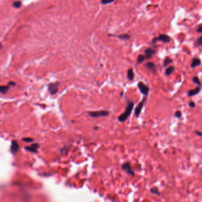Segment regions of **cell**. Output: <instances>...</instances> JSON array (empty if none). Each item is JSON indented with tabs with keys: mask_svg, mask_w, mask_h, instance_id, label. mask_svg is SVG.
I'll return each instance as SVG.
<instances>
[{
	"mask_svg": "<svg viewBox=\"0 0 202 202\" xmlns=\"http://www.w3.org/2000/svg\"><path fill=\"white\" fill-rule=\"evenodd\" d=\"M134 104L133 102H127V106H126L125 110L123 113L121 114L120 116H119L117 120L120 122H124L128 119V117L130 116L132 112L133 109Z\"/></svg>",
	"mask_w": 202,
	"mask_h": 202,
	"instance_id": "cell-1",
	"label": "cell"
},
{
	"mask_svg": "<svg viewBox=\"0 0 202 202\" xmlns=\"http://www.w3.org/2000/svg\"><path fill=\"white\" fill-rule=\"evenodd\" d=\"M110 112L106 110L94 111V112H88V114L92 118H98L100 117H106L108 116Z\"/></svg>",
	"mask_w": 202,
	"mask_h": 202,
	"instance_id": "cell-2",
	"label": "cell"
},
{
	"mask_svg": "<svg viewBox=\"0 0 202 202\" xmlns=\"http://www.w3.org/2000/svg\"><path fill=\"white\" fill-rule=\"evenodd\" d=\"M157 42H162L164 43H167L170 42V38L166 35H159L152 40L153 44H155Z\"/></svg>",
	"mask_w": 202,
	"mask_h": 202,
	"instance_id": "cell-3",
	"label": "cell"
},
{
	"mask_svg": "<svg viewBox=\"0 0 202 202\" xmlns=\"http://www.w3.org/2000/svg\"><path fill=\"white\" fill-rule=\"evenodd\" d=\"M138 87L141 93L144 94V95H145V96L148 95V94L149 92V88L148 85L145 84L143 82L140 81L138 82Z\"/></svg>",
	"mask_w": 202,
	"mask_h": 202,
	"instance_id": "cell-4",
	"label": "cell"
},
{
	"mask_svg": "<svg viewBox=\"0 0 202 202\" xmlns=\"http://www.w3.org/2000/svg\"><path fill=\"white\" fill-rule=\"evenodd\" d=\"M122 169L124 171H125L127 174L130 175V176H134V172L132 169V166H131L130 162H126L123 163L122 165Z\"/></svg>",
	"mask_w": 202,
	"mask_h": 202,
	"instance_id": "cell-5",
	"label": "cell"
},
{
	"mask_svg": "<svg viewBox=\"0 0 202 202\" xmlns=\"http://www.w3.org/2000/svg\"><path fill=\"white\" fill-rule=\"evenodd\" d=\"M145 100H146V97H144V98L142 100V101H141V102L139 103V104L137 106V107H136L135 110H134V115H135L136 118H138V117H139V116H140L141 113L142 112L143 107H144V106L145 103Z\"/></svg>",
	"mask_w": 202,
	"mask_h": 202,
	"instance_id": "cell-6",
	"label": "cell"
},
{
	"mask_svg": "<svg viewBox=\"0 0 202 202\" xmlns=\"http://www.w3.org/2000/svg\"><path fill=\"white\" fill-rule=\"evenodd\" d=\"M156 53V50L154 49L149 48H147L146 49L144 50V53H145V58L147 59H150L151 58L153 55H154Z\"/></svg>",
	"mask_w": 202,
	"mask_h": 202,
	"instance_id": "cell-7",
	"label": "cell"
},
{
	"mask_svg": "<svg viewBox=\"0 0 202 202\" xmlns=\"http://www.w3.org/2000/svg\"><path fill=\"white\" fill-rule=\"evenodd\" d=\"M49 91L52 94H55L58 91V84L51 83L48 86Z\"/></svg>",
	"mask_w": 202,
	"mask_h": 202,
	"instance_id": "cell-8",
	"label": "cell"
},
{
	"mask_svg": "<svg viewBox=\"0 0 202 202\" xmlns=\"http://www.w3.org/2000/svg\"><path fill=\"white\" fill-rule=\"evenodd\" d=\"M201 91V87H196V88L194 89V90H189L187 92V96L188 97H192L194 96V95H196L197 94H198Z\"/></svg>",
	"mask_w": 202,
	"mask_h": 202,
	"instance_id": "cell-9",
	"label": "cell"
},
{
	"mask_svg": "<svg viewBox=\"0 0 202 202\" xmlns=\"http://www.w3.org/2000/svg\"><path fill=\"white\" fill-rule=\"evenodd\" d=\"M19 150V145L16 141H13L11 146V151L13 154H16Z\"/></svg>",
	"mask_w": 202,
	"mask_h": 202,
	"instance_id": "cell-10",
	"label": "cell"
},
{
	"mask_svg": "<svg viewBox=\"0 0 202 202\" xmlns=\"http://www.w3.org/2000/svg\"><path fill=\"white\" fill-rule=\"evenodd\" d=\"M145 66L148 70L152 72L153 73H155V65L154 63H153L152 62H147Z\"/></svg>",
	"mask_w": 202,
	"mask_h": 202,
	"instance_id": "cell-11",
	"label": "cell"
},
{
	"mask_svg": "<svg viewBox=\"0 0 202 202\" xmlns=\"http://www.w3.org/2000/svg\"><path fill=\"white\" fill-rule=\"evenodd\" d=\"M39 145L38 144H32L31 146H27V147H26V149L28 151H30V152H37V149L39 148Z\"/></svg>",
	"mask_w": 202,
	"mask_h": 202,
	"instance_id": "cell-12",
	"label": "cell"
},
{
	"mask_svg": "<svg viewBox=\"0 0 202 202\" xmlns=\"http://www.w3.org/2000/svg\"><path fill=\"white\" fill-rule=\"evenodd\" d=\"M200 65H201V60H200V59L194 58L191 63V67L193 68H194L197 66H200Z\"/></svg>",
	"mask_w": 202,
	"mask_h": 202,
	"instance_id": "cell-13",
	"label": "cell"
},
{
	"mask_svg": "<svg viewBox=\"0 0 202 202\" xmlns=\"http://www.w3.org/2000/svg\"><path fill=\"white\" fill-rule=\"evenodd\" d=\"M127 77L129 81H132L134 77L133 70L132 68H129L127 72Z\"/></svg>",
	"mask_w": 202,
	"mask_h": 202,
	"instance_id": "cell-14",
	"label": "cell"
},
{
	"mask_svg": "<svg viewBox=\"0 0 202 202\" xmlns=\"http://www.w3.org/2000/svg\"><path fill=\"white\" fill-rule=\"evenodd\" d=\"M174 70H175V68L173 66L168 67V68H166L165 70V75H166V76H169V75H171V74L174 71Z\"/></svg>",
	"mask_w": 202,
	"mask_h": 202,
	"instance_id": "cell-15",
	"label": "cell"
},
{
	"mask_svg": "<svg viewBox=\"0 0 202 202\" xmlns=\"http://www.w3.org/2000/svg\"><path fill=\"white\" fill-rule=\"evenodd\" d=\"M173 62V60L172 59L170 58V57L166 56V58L164 59V62H163V65H164V66H166L167 65H169L170 63H172Z\"/></svg>",
	"mask_w": 202,
	"mask_h": 202,
	"instance_id": "cell-16",
	"label": "cell"
},
{
	"mask_svg": "<svg viewBox=\"0 0 202 202\" xmlns=\"http://www.w3.org/2000/svg\"><path fill=\"white\" fill-rule=\"evenodd\" d=\"M117 38L120 39H122V40H129V39H130V37L128 34L124 33V34H122V35H119V36H117Z\"/></svg>",
	"mask_w": 202,
	"mask_h": 202,
	"instance_id": "cell-17",
	"label": "cell"
},
{
	"mask_svg": "<svg viewBox=\"0 0 202 202\" xmlns=\"http://www.w3.org/2000/svg\"><path fill=\"white\" fill-rule=\"evenodd\" d=\"M150 192L151 193H152V194L157 195V196H159V195H160V193H159V190H158V188L156 187H154L151 188L150 190Z\"/></svg>",
	"mask_w": 202,
	"mask_h": 202,
	"instance_id": "cell-18",
	"label": "cell"
},
{
	"mask_svg": "<svg viewBox=\"0 0 202 202\" xmlns=\"http://www.w3.org/2000/svg\"><path fill=\"white\" fill-rule=\"evenodd\" d=\"M193 81L194 82V84H197V85H198V86L201 87V82H200V81L199 80V78H198V77H194L193 78Z\"/></svg>",
	"mask_w": 202,
	"mask_h": 202,
	"instance_id": "cell-19",
	"label": "cell"
},
{
	"mask_svg": "<svg viewBox=\"0 0 202 202\" xmlns=\"http://www.w3.org/2000/svg\"><path fill=\"white\" fill-rule=\"evenodd\" d=\"M145 56H144V55H139V56L138 57V59H137V62H138V63H142L145 60Z\"/></svg>",
	"mask_w": 202,
	"mask_h": 202,
	"instance_id": "cell-20",
	"label": "cell"
},
{
	"mask_svg": "<svg viewBox=\"0 0 202 202\" xmlns=\"http://www.w3.org/2000/svg\"><path fill=\"white\" fill-rule=\"evenodd\" d=\"M9 89V87L8 86H0V92L1 93H6Z\"/></svg>",
	"mask_w": 202,
	"mask_h": 202,
	"instance_id": "cell-21",
	"label": "cell"
},
{
	"mask_svg": "<svg viewBox=\"0 0 202 202\" xmlns=\"http://www.w3.org/2000/svg\"><path fill=\"white\" fill-rule=\"evenodd\" d=\"M115 0H101V3L103 5H107L113 3Z\"/></svg>",
	"mask_w": 202,
	"mask_h": 202,
	"instance_id": "cell-22",
	"label": "cell"
},
{
	"mask_svg": "<svg viewBox=\"0 0 202 202\" xmlns=\"http://www.w3.org/2000/svg\"><path fill=\"white\" fill-rule=\"evenodd\" d=\"M196 45L197 46L200 47L202 45V36H200L198 38L196 41Z\"/></svg>",
	"mask_w": 202,
	"mask_h": 202,
	"instance_id": "cell-23",
	"label": "cell"
},
{
	"mask_svg": "<svg viewBox=\"0 0 202 202\" xmlns=\"http://www.w3.org/2000/svg\"><path fill=\"white\" fill-rule=\"evenodd\" d=\"M13 6L14 7H16V8H20L21 7V2L20 1H16V2H14V3L13 4Z\"/></svg>",
	"mask_w": 202,
	"mask_h": 202,
	"instance_id": "cell-24",
	"label": "cell"
},
{
	"mask_svg": "<svg viewBox=\"0 0 202 202\" xmlns=\"http://www.w3.org/2000/svg\"><path fill=\"white\" fill-rule=\"evenodd\" d=\"M181 115H182V114H181V113L180 111H177V112L175 113V116L178 119L181 118Z\"/></svg>",
	"mask_w": 202,
	"mask_h": 202,
	"instance_id": "cell-25",
	"label": "cell"
},
{
	"mask_svg": "<svg viewBox=\"0 0 202 202\" xmlns=\"http://www.w3.org/2000/svg\"><path fill=\"white\" fill-rule=\"evenodd\" d=\"M23 141L27 142H31L33 141V139L30 138H23Z\"/></svg>",
	"mask_w": 202,
	"mask_h": 202,
	"instance_id": "cell-26",
	"label": "cell"
},
{
	"mask_svg": "<svg viewBox=\"0 0 202 202\" xmlns=\"http://www.w3.org/2000/svg\"><path fill=\"white\" fill-rule=\"evenodd\" d=\"M197 32L199 33H202V25H201V24H199V26H198L197 29Z\"/></svg>",
	"mask_w": 202,
	"mask_h": 202,
	"instance_id": "cell-27",
	"label": "cell"
},
{
	"mask_svg": "<svg viewBox=\"0 0 202 202\" xmlns=\"http://www.w3.org/2000/svg\"><path fill=\"white\" fill-rule=\"evenodd\" d=\"M188 106H189L190 107H191V108H193V107H194L195 106H196V104H195V103L194 102H190L189 103H188Z\"/></svg>",
	"mask_w": 202,
	"mask_h": 202,
	"instance_id": "cell-28",
	"label": "cell"
},
{
	"mask_svg": "<svg viewBox=\"0 0 202 202\" xmlns=\"http://www.w3.org/2000/svg\"><path fill=\"white\" fill-rule=\"evenodd\" d=\"M195 133H196V134H197L198 136H200V137H201V136H202L201 132H199V131H198V130H195Z\"/></svg>",
	"mask_w": 202,
	"mask_h": 202,
	"instance_id": "cell-29",
	"label": "cell"
},
{
	"mask_svg": "<svg viewBox=\"0 0 202 202\" xmlns=\"http://www.w3.org/2000/svg\"><path fill=\"white\" fill-rule=\"evenodd\" d=\"M9 84H10V85H16V84H15L14 82H9Z\"/></svg>",
	"mask_w": 202,
	"mask_h": 202,
	"instance_id": "cell-30",
	"label": "cell"
},
{
	"mask_svg": "<svg viewBox=\"0 0 202 202\" xmlns=\"http://www.w3.org/2000/svg\"><path fill=\"white\" fill-rule=\"evenodd\" d=\"M2 48H3L2 45H1V43H0V49H2Z\"/></svg>",
	"mask_w": 202,
	"mask_h": 202,
	"instance_id": "cell-31",
	"label": "cell"
}]
</instances>
